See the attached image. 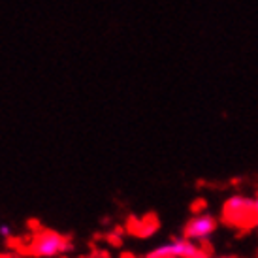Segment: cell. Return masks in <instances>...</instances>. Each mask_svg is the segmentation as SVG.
<instances>
[{"label":"cell","mask_w":258,"mask_h":258,"mask_svg":"<svg viewBox=\"0 0 258 258\" xmlns=\"http://www.w3.org/2000/svg\"><path fill=\"white\" fill-rule=\"evenodd\" d=\"M70 249V239L55 230H40L29 243V254L34 258H57Z\"/></svg>","instance_id":"1"},{"label":"cell","mask_w":258,"mask_h":258,"mask_svg":"<svg viewBox=\"0 0 258 258\" xmlns=\"http://www.w3.org/2000/svg\"><path fill=\"white\" fill-rule=\"evenodd\" d=\"M222 217L234 226H254L258 221L254 198H249L243 194H232L222 204Z\"/></svg>","instance_id":"2"},{"label":"cell","mask_w":258,"mask_h":258,"mask_svg":"<svg viewBox=\"0 0 258 258\" xmlns=\"http://www.w3.org/2000/svg\"><path fill=\"white\" fill-rule=\"evenodd\" d=\"M151 258H206L200 243H196L188 237H172L170 241L157 245L147 254Z\"/></svg>","instance_id":"3"},{"label":"cell","mask_w":258,"mask_h":258,"mask_svg":"<svg viewBox=\"0 0 258 258\" xmlns=\"http://www.w3.org/2000/svg\"><path fill=\"white\" fill-rule=\"evenodd\" d=\"M217 226H219L217 217L208 213V211H202V213H196L186 221L185 228H183V236L196 241V243H204L215 234Z\"/></svg>","instance_id":"4"},{"label":"cell","mask_w":258,"mask_h":258,"mask_svg":"<svg viewBox=\"0 0 258 258\" xmlns=\"http://www.w3.org/2000/svg\"><path fill=\"white\" fill-rule=\"evenodd\" d=\"M12 236V226L10 224H0V237H10Z\"/></svg>","instance_id":"5"},{"label":"cell","mask_w":258,"mask_h":258,"mask_svg":"<svg viewBox=\"0 0 258 258\" xmlns=\"http://www.w3.org/2000/svg\"><path fill=\"white\" fill-rule=\"evenodd\" d=\"M254 209H256V215H258V194L254 196Z\"/></svg>","instance_id":"6"},{"label":"cell","mask_w":258,"mask_h":258,"mask_svg":"<svg viewBox=\"0 0 258 258\" xmlns=\"http://www.w3.org/2000/svg\"><path fill=\"white\" fill-rule=\"evenodd\" d=\"M206 258H236V256H206Z\"/></svg>","instance_id":"7"},{"label":"cell","mask_w":258,"mask_h":258,"mask_svg":"<svg viewBox=\"0 0 258 258\" xmlns=\"http://www.w3.org/2000/svg\"><path fill=\"white\" fill-rule=\"evenodd\" d=\"M254 228H256V234H258V221H256V224H254Z\"/></svg>","instance_id":"8"},{"label":"cell","mask_w":258,"mask_h":258,"mask_svg":"<svg viewBox=\"0 0 258 258\" xmlns=\"http://www.w3.org/2000/svg\"><path fill=\"white\" fill-rule=\"evenodd\" d=\"M147 258H151V256H147Z\"/></svg>","instance_id":"9"}]
</instances>
